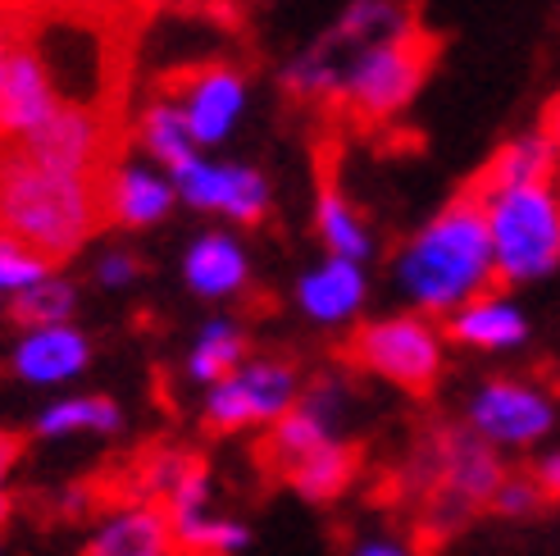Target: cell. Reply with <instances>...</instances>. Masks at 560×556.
Masks as SVG:
<instances>
[{"mask_svg": "<svg viewBox=\"0 0 560 556\" xmlns=\"http://www.w3.org/2000/svg\"><path fill=\"white\" fill-rule=\"evenodd\" d=\"M392 283H397L406 311L446 320L474 297L497 288V260H492V233L483 201L465 197L446 201L424 229L401 242L392 256Z\"/></svg>", "mask_w": 560, "mask_h": 556, "instance_id": "6da1fadb", "label": "cell"}, {"mask_svg": "<svg viewBox=\"0 0 560 556\" xmlns=\"http://www.w3.org/2000/svg\"><path fill=\"white\" fill-rule=\"evenodd\" d=\"M105 219L101 178L37 164L19 147H0V233L33 246L37 256L69 260L92 242Z\"/></svg>", "mask_w": 560, "mask_h": 556, "instance_id": "7a4b0ae2", "label": "cell"}, {"mask_svg": "<svg viewBox=\"0 0 560 556\" xmlns=\"http://www.w3.org/2000/svg\"><path fill=\"white\" fill-rule=\"evenodd\" d=\"M174 520L178 556H246L256 547V530L219 507V488L206 461L187 452H160L147 465V493Z\"/></svg>", "mask_w": 560, "mask_h": 556, "instance_id": "3957f363", "label": "cell"}, {"mask_svg": "<svg viewBox=\"0 0 560 556\" xmlns=\"http://www.w3.org/2000/svg\"><path fill=\"white\" fill-rule=\"evenodd\" d=\"M474 197L483 201V215H488L497 283L524 288V283H542V278L560 269V187L556 183L474 192Z\"/></svg>", "mask_w": 560, "mask_h": 556, "instance_id": "277c9868", "label": "cell"}, {"mask_svg": "<svg viewBox=\"0 0 560 556\" xmlns=\"http://www.w3.org/2000/svg\"><path fill=\"white\" fill-rule=\"evenodd\" d=\"M465 429L488 442L497 456L538 452L560 429V397L547 383L524 374H492L465 402Z\"/></svg>", "mask_w": 560, "mask_h": 556, "instance_id": "5b68a950", "label": "cell"}, {"mask_svg": "<svg viewBox=\"0 0 560 556\" xmlns=\"http://www.w3.org/2000/svg\"><path fill=\"white\" fill-rule=\"evenodd\" d=\"M433 37L410 27L401 37H387V42H374V46H360L342 60V92L338 101H347L355 115L365 119H387L406 109L424 78L433 69Z\"/></svg>", "mask_w": 560, "mask_h": 556, "instance_id": "8992f818", "label": "cell"}, {"mask_svg": "<svg viewBox=\"0 0 560 556\" xmlns=\"http://www.w3.org/2000/svg\"><path fill=\"white\" fill-rule=\"evenodd\" d=\"M351 360L365 374L401 387V393H429L446 366V333L438 320L415 311L378 315L355 328Z\"/></svg>", "mask_w": 560, "mask_h": 556, "instance_id": "52a82bcc", "label": "cell"}, {"mask_svg": "<svg viewBox=\"0 0 560 556\" xmlns=\"http://www.w3.org/2000/svg\"><path fill=\"white\" fill-rule=\"evenodd\" d=\"M301 393L305 379L288 356H250L242 370L201 393V420L214 433H269Z\"/></svg>", "mask_w": 560, "mask_h": 556, "instance_id": "ba28073f", "label": "cell"}, {"mask_svg": "<svg viewBox=\"0 0 560 556\" xmlns=\"http://www.w3.org/2000/svg\"><path fill=\"white\" fill-rule=\"evenodd\" d=\"M429 475H433V524L438 530H452L469 511L492 507V497L506 479V465L501 456L479 442L469 429L456 433H438L433 452H429Z\"/></svg>", "mask_w": 560, "mask_h": 556, "instance_id": "9c48e42d", "label": "cell"}, {"mask_svg": "<svg viewBox=\"0 0 560 556\" xmlns=\"http://www.w3.org/2000/svg\"><path fill=\"white\" fill-rule=\"evenodd\" d=\"M170 178H174V192L183 206L201 210V215H223V219H233V224H260L273 201V187L256 164L210 160L206 151L187 160L183 170H174Z\"/></svg>", "mask_w": 560, "mask_h": 556, "instance_id": "30bf717a", "label": "cell"}, {"mask_svg": "<svg viewBox=\"0 0 560 556\" xmlns=\"http://www.w3.org/2000/svg\"><path fill=\"white\" fill-rule=\"evenodd\" d=\"M347 420H351V387L338 374H324L315 383H305L301 402L269 429V465L283 475L288 465H296L301 456H311L332 442H347Z\"/></svg>", "mask_w": 560, "mask_h": 556, "instance_id": "8fae6325", "label": "cell"}, {"mask_svg": "<svg viewBox=\"0 0 560 556\" xmlns=\"http://www.w3.org/2000/svg\"><path fill=\"white\" fill-rule=\"evenodd\" d=\"M65 105L69 101L60 96V82H55L46 55L37 46H14L5 88H0V142L5 147L27 142V137L42 132Z\"/></svg>", "mask_w": 560, "mask_h": 556, "instance_id": "7c38bea8", "label": "cell"}, {"mask_svg": "<svg viewBox=\"0 0 560 556\" xmlns=\"http://www.w3.org/2000/svg\"><path fill=\"white\" fill-rule=\"evenodd\" d=\"M92 370V338L78 324H46V328H23L10 347V374L23 387H69Z\"/></svg>", "mask_w": 560, "mask_h": 556, "instance_id": "4fadbf2b", "label": "cell"}, {"mask_svg": "<svg viewBox=\"0 0 560 556\" xmlns=\"http://www.w3.org/2000/svg\"><path fill=\"white\" fill-rule=\"evenodd\" d=\"M101 201L105 219L119 229H155L174 215L178 192L174 178L151 160H119L109 164L101 178Z\"/></svg>", "mask_w": 560, "mask_h": 556, "instance_id": "5bb4252c", "label": "cell"}, {"mask_svg": "<svg viewBox=\"0 0 560 556\" xmlns=\"http://www.w3.org/2000/svg\"><path fill=\"white\" fill-rule=\"evenodd\" d=\"M178 105L187 115L196 147H223L237 132L246 105H250V92H246V78L233 65H214V69H201L183 82Z\"/></svg>", "mask_w": 560, "mask_h": 556, "instance_id": "9a60e30c", "label": "cell"}, {"mask_svg": "<svg viewBox=\"0 0 560 556\" xmlns=\"http://www.w3.org/2000/svg\"><path fill=\"white\" fill-rule=\"evenodd\" d=\"M296 311L315 328H347L365 315L370 305V274L355 260L324 256L296 278Z\"/></svg>", "mask_w": 560, "mask_h": 556, "instance_id": "2e32d148", "label": "cell"}, {"mask_svg": "<svg viewBox=\"0 0 560 556\" xmlns=\"http://www.w3.org/2000/svg\"><path fill=\"white\" fill-rule=\"evenodd\" d=\"M88 556H178L174 520L151 497L115 502L92 524Z\"/></svg>", "mask_w": 560, "mask_h": 556, "instance_id": "e0dca14e", "label": "cell"}, {"mask_svg": "<svg viewBox=\"0 0 560 556\" xmlns=\"http://www.w3.org/2000/svg\"><path fill=\"white\" fill-rule=\"evenodd\" d=\"M23 155H33L37 164L65 174H96L105 160V119L88 105H65L42 132H33L27 142H19Z\"/></svg>", "mask_w": 560, "mask_h": 556, "instance_id": "ac0fdd59", "label": "cell"}, {"mask_svg": "<svg viewBox=\"0 0 560 556\" xmlns=\"http://www.w3.org/2000/svg\"><path fill=\"white\" fill-rule=\"evenodd\" d=\"M442 333L452 338L456 347L465 351H483V356H506V351H520L528 343V315L524 305L506 292H483L474 297L469 305H460L456 315H446Z\"/></svg>", "mask_w": 560, "mask_h": 556, "instance_id": "d6986e66", "label": "cell"}, {"mask_svg": "<svg viewBox=\"0 0 560 556\" xmlns=\"http://www.w3.org/2000/svg\"><path fill=\"white\" fill-rule=\"evenodd\" d=\"M183 283L191 288V297L201 301H233L246 292L250 283V256L242 238L223 233V229H206L187 242L183 252Z\"/></svg>", "mask_w": 560, "mask_h": 556, "instance_id": "ffe728a7", "label": "cell"}, {"mask_svg": "<svg viewBox=\"0 0 560 556\" xmlns=\"http://www.w3.org/2000/svg\"><path fill=\"white\" fill-rule=\"evenodd\" d=\"M33 433L42 442L115 438L124 433V406L105 393H60L33 415Z\"/></svg>", "mask_w": 560, "mask_h": 556, "instance_id": "44dd1931", "label": "cell"}, {"mask_svg": "<svg viewBox=\"0 0 560 556\" xmlns=\"http://www.w3.org/2000/svg\"><path fill=\"white\" fill-rule=\"evenodd\" d=\"M246 360H250V351H246L242 324L229 320V315H214V320H206L201 328H196V338L187 347V360H183V374L206 393V387L223 383L233 370H242Z\"/></svg>", "mask_w": 560, "mask_h": 556, "instance_id": "7402d4cb", "label": "cell"}, {"mask_svg": "<svg viewBox=\"0 0 560 556\" xmlns=\"http://www.w3.org/2000/svg\"><path fill=\"white\" fill-rule=\"evenodd\" d=\"M415 27V10L406 0H351V5L338 14V23L324 33L328 50H360V46H374L387 37H401Z\"/></svg>", "mask_w": 560, "mask_h": 556, "instance_id": "603a6c76", "label": "cell"}, {"mask_svg": "<svg viewBox=\"0 0 560 556\" xmlns=\"http://www.w3.org/2000/svg\"><path fill=\"white\" fill-rule=\"evenodd\" d=\"M315 233H319V242H324V252L338 256V260L365 265V260L374 256L370 219L347 201V192H342L338 183H324V187H319V197H315Z\"/></svg>", "mask_w": 560, "mask_h": 556, "instance_id": "cb8c5ba5", "label": "cell"}, {"mask_svg": "<svg viewBox=\"0 0 560 556\" xmlns=\"http://www.w3.org/2000/svg\"><path fill=\"white\" fill-rule=\"evenodd\" d=\"M560 170V155L551 147V137L538 128V132H524V137H511L501 147L488 170L479 178V192H501V187H528V183H551Z\"/></svg>", "mask_w": 560, "mask_h": 556, "instance_id": "d4e9b609", "label": "cell"}, {"mask_svg": "<svg viewBox=\"0 0 560 556\" xmlns=\"http://www.w3.org/2000/svg\"><path fill=\"white\" fill-rule=\"evenodd\" d=\"M360 475V456L351 442H332V448H319L311 456H301L296 465L283 470V479L292 484L296 497H305V502H338L342 493H351Z\"/></svg>", "mask_w": 560, "mask_h": 556, "instance_id": "484cf974", "label": "cell"}, {"mask_svg": "<svg viewBox=\"0 0 560 556\" xmlns=\"http://www.w3.org/2000/svg\"><path fill=\"white\" fill-rule=\"evenodd\" d=\"M137 142H142L147 160L160 164L164 174H174L183 170L187 160L201 155V147H196V137L187 128V115H183V105L178 96H160L142 109V128H137Z\"/></svg>", "mask_w": 560, "mask_h": 556, "instance_id": "4316f807", "label": "cell"}, {"mask_svg": "<svg viewBox=\"0 0 560 556\" xmlns=\"http://www.w3.org/2000/svg\"><path fill=\"white\" fill-rule=\"evenodd\" d=\"M283 88L292 96H305V101H332L342 92V55L328 50L324 42H315L311 50H296L292 60L283 65Z\"/></svg>", "mask_w": 560, "mask_h": 556, "instance_id": "83f0119b", "label": "cell"}, {"mask_svg": "<svg viewBox=\"0 0 560 556\" xmlns=\"http://www.w3.org/2000/svg\"><path fill=\"white\" fill-rule=\"evenodd\" d=\"M78 311V283L65 274L42 278L37 288H27L10 301V315L19 328H46V324H73Z\"/></svg>", "mask_w": 560, "mask_h": 556, "instance_id": "f1b7e54d", "label": "cell"}, {"mask_svg": "<svg viewBox=\"0 0 560 556\" xmlns=\"http://www.w3.org/2000/svg\"><path fill=\"white\" fill-rule=\"evenodd\" d=\"M542 502L547 497H542L534 475H506L501 488H497V497H492V511L506 516V520H524V516H534Z\"/></svg>", "mask_w": 560, "mask_h": 556, "instance_id": "f546056e", "label": "cell"}, {"mask_svg": "<svg viewBox=\"0 0 560 556\" xmlns=\"http://www.w3.org/2000/svg\"><path fill=\"white\" fill-rule=\"evenodd\" d=\"M92 278L109 292H124L142 278V260H137L132 252H124V246H105V252L92 260Z\"/></svg>", "mask_w": 560, "mask_h": 556, "instance_id": "4dcf8cb0", "label": "cell"}, {"mask_svg": "<svg viewBox=\"0 0 560 556\" xmlns=\"http://www.w3.org/2000/svg\"><path fill=\"white\" fill-rule=\"evenodd\" d=\"M347 556H419V547H415V538H406V534L370 530V534H360V538L347 547Z\"/></svg>", "mask_w": 560, "mask_h": 556, "instance_id": "1f68e13d", "label": "cell"}, {"mask_svg": "<svg viewBox=\"0 0 560 556\" xmlns=\"http://www.w3.org/2000/svg\"><path fill=\"white\" fill-rule=\"evenodd\" d=\"M14 470H19V438L0 429V530L14 516Z\"/></svg>", "mask_w": 560, "mask_h": 556, "instance_id": "d6a6232c", "label": "cell"}, {"mask_svg": "<svg viewBox=\"0 0 560 556\" xmlns=\"http://www.w3.org/2000/svg\"><path fill=\"white\" fill-rule=\"evenodd\" d=\"M528 475L538 479L542 497H556V502H560V442H547V448L538 452V461H534V470H528Z\"/></svg>", "mask_w": 560, "mask_h": 556, "instance_id": "836d02e7", "label": "cell"}, {"mask_svg": "<svg viewBox=\"0 0 560 556\" xmlns=\"http://www.w3.org/2000/svg\"><path fill=\"white\" fill-rule=\"evenodd\" d=\"M542 132L551 137V147H556V155H560V96L547 105V119H542Z\"/></svg>", "mask_w": 560, "mask_h": 556, "instance_id": "e575fe53", "label": "cell"}, {"mask_svg": "<svg viewBox=\"0 0 560 556\" xmlns=\"http://www.w3.org/2000/svg\"><path fill=\"white\" fill-rule=\"evenodd\" d=\"M10 55H14V46L5 37V27H0V88H5V73H10Z\"/></svg>", "mask_w": 560, "mask_h": 556, "instance_id": "d590c367", "label": "cell"}, {"mask_svg": "<svg viewBox=\"0 0 560 556\" xmlns=\"http://www.w3.org/2000/svg\"><path fill=\"white\" fill-rule=\"evenodd\" d=\"M10 301V278H5V256H0V305Z\"/></svg>", "mask_w": 560, "mask_h": 556, "instance_id": "8d00e7d4", "label": "cell"}]
</instances>
